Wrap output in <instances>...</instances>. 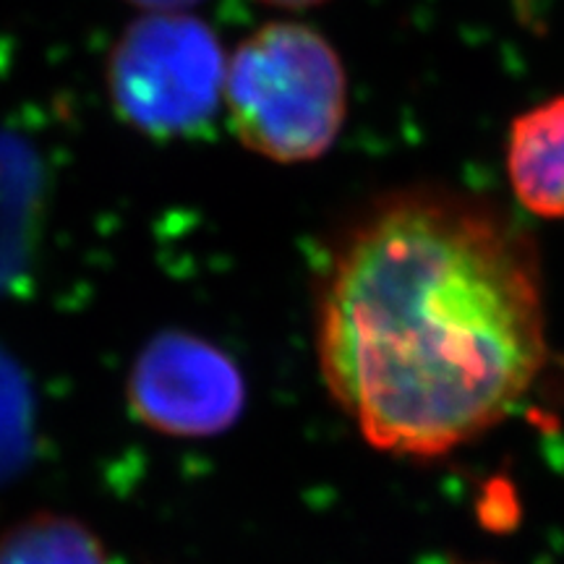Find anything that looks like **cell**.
Segmentation results:
<instances>
[{
  "instance_id": "obj_1",
  "label": "cell",
  "mask_w": 564,
  "mask_h": 564,
  "mask_svg": "<svg viewBox=\"0 0 564 564\" xmlns=\"http://www.w3.org/2000/svg\"><path fill=\"white\" fill-rule=\"evenodd\" d=\"M316 352L329 394L377 449L436 457L474 442L546 364L531 232L453 188L377 196L329 253Z\"/></svg>"
},
{
  "instance_id": "obj_2",
  "label": "cell",
  "mask_w": 564,
  "mask_h": 564,
  "mask_svg": "<svg viewBox=\"0 0 564 564\" xmlns=\"http://www.w3.org/2000/svg\"><path fill=\"white\" fill-rule=\"evenodd\" d=\"M223 105L246 150L299 165L319 160L340 137L348 76L324 34L299 21H272L230 55Z\"/></svg>"
},
{
  "instance_id": "obj_3",
  "label": "cell",
  "mask_w": 564,
  "mask_h": 564,
  "mask_svg": "<svg viewBox=\"0 0 564 564\" xmlns=\"http://www.w3.org/2000/svg\"><path fill=\"white\" fill-rule=\"evenodd\" d=\"M225 53L217 34L188 13H147L108 58V95L123 123L152 139H192L225 100Z\"/></svg>"
},
{
  "instance_id": "obj_4",
  "label": "cell",
  "mask_w": 564,
  "mask_h": 564,
  "mask_svg": "<svg viewBox=\"0 0 564 564\" xmlns=\"http://www.w3.org/2000/svg\"><path fill=\"white\" fill-rule=\"evenodd\" d=\"M129 405L141 423L175 440H209L241 419L243 373L228 352L188 333L154 335L129 373Z\"/></svg>"
},
{
  "instance_id": "obj_5",
  "label": "cell",
  "mask_w": 564,
  "mask_h": 564,
  "mask_svg": "<svg viewBox=\"0 0 564 564\" xmlns=\"http://www.w3.org/2000/svg\"><path fill=\"white\" fill-rule=\"evenodd\" d=\"M507 175L520 207L564 220V97L514 118L507 139Z\"/></svg>"
},
{
  "instance_id": "obj_6",
  "label": "cell",
  "mask_w": 564,
  "mask_h": 564,
  "mask_svg": "<svg viewBox=\"0 0 564 564\" xmlns=\"http://www.w3.org/2000/svg\"><path fill=\"white\" fill-rule=\"evenodd\" d=\"M0 564H110L102 541L79 520L40 512L0 535Z\"/></svg>"
},
{
  "instance_id": "obj_7",
  "label": "cell",
  "mask_w": 564,
  "mask_h": 564,
  "mask_svg": "<svg viewBox=\"0 0 564 564\" xmlns=\"http://www.w3.org/2000/svg\"><path fill=\"white\" fill-rule=\"evenodd\" d=\"M26 394L21 390L19 377L6 361H0V476L21 460L26 442Z\"/></svg>"
},
{
  "instance_id": "obj_8",
  "label": "cell",
  "mask_w": 564,
  "mask_h": 564,
  "mask_svg": "<svg viewBox=\"0 0 564 564\" xmlns=\"http://www.w3.org/2000/svg\"><path fill=\"white\" fill-rule=\"evenodd\" d=\"M129 3L139 6L147 13H186L202 0H129Z\"/></svg>"
},
{
  "instance_id": "obj_9",
  "label": "cell",
  "mask_w": 564,
  "mask_h": 564,
  "mask_svg": "<svg viewBox=\"0 0 564 564\" xmlns=\"http://www.w3.org/2000/svg\"><path fill=\"white\" fill-rule=\"evenodd\" d=\"M259 3L272 6V9H282V11H306V9H316V6H324L327 0H259Z\"/></svg>"
}]
</instances>
